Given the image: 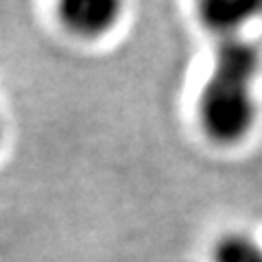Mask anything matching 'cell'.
<instances>
[{
	"instance_id": "cell-1",
	"label": "cell",
	"mask_w": 262,
	"mask_h": 262,
	"mask_svg": "<svg viewBox=\"0 0 262 262\" xmlns=\"http://www.w3.org/2000/svg\"><path fill=\"white\" fill-rule=\"evenodd\" d=\"M260 68L256 46L241 35L219 39L212 70L201 88L196 116L210 142L234 146L256 122L253 81Z\"/></svg>"
},
{
	"instance_id": "cell-2",
	"label": "cell",
	"mask_w": 262,
	"mask_h": 262,
	"mask_svg": "<svg viewBox=\"0 0 262 262\" xmlns=\"http://www.w3.org/2000/svg\"><path fill=\"white\" fill-rule=\"evenodd\" d=\"M57 20L79 39H101L120 22L125 0H57Z\"/></svg>"
},
{
	"instance_id": "cell-3",
	"label": "cell",
	"mask_w": 262,
	"mask_h": 262,
	"mask_svg": "<svg viewBox=\"0 0 262 262\" xmlns=\"http://www.w3.org/2000/svg\"><path fill=\"white\" fill-rule=\"evenodd\" d=\"M262 9V0H194L201 27L219 39L241 35V29Z\"/></svg>"
},
{
	"instance_id": "cell-4",
	"label": "cell",
	"mask_w": 262,
	"mask_h": 262,
	"mask_svg": "<svg viewBox=\"0 0 262 262\" xmlns=\"http://www.w3.org/2000/svg\"><path fill=\"white\" fill-rule=\"evenodd\" d=\"M212 262H262V245L243 232H229L212 245Z\"/></svg>"
}]
</instances>
